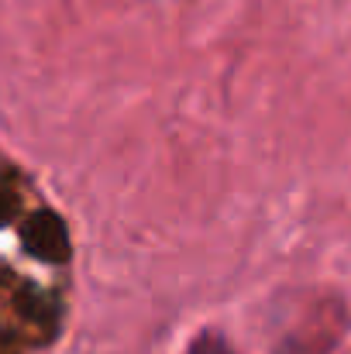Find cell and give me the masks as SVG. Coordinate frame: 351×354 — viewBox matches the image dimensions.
<instances>
[{
  "label": "cell",
  "instance_id": "cell-2",
  "mask_svg": "<svg viewBox=\"0 0 351 354\" xmlns=\"http://www.w3.org/2000/svg\"><path fill=\"white\" fill-rule=\"evenodd\" d=\"M190 354H234L221 337H200L193 348H190Z\"/></svg>",
  "mask_w": 351,
  "mask_h": 354
},
{
  "label": "cell",
  "instance_id": "cell-3",
  "mask_svg": "<svg viewBox=\"0 0 351 354\" xmlns=\"http://www.w3.org/2000/svg\"><path fill=\"white\" fill-rule=\"evenodd\" d=\"M0 354H14V348H10L7 341H0Z\"/></svg>",
  "mask_w": 351,
  "mask_h": 354
},
{
  "label": "cell",
  "instance_id": "cell-1",
  "mask_svg": "<svg viewBox=\"0 0 351 354\" xmlns=\"http://www.w3.org/2000/svg\"><path fill=\"white\" fill-rule=\"evenodd\" d=\"M24 244L31 248V254L48 258V261H66V254H69L66 227H62L59 217H52V214H38V217L24 227Z\"/></svg>",
  "mask_w": 351,
  "mask_h": 354
}]
</instances>
